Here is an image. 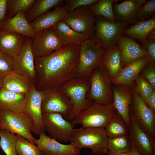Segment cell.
<instances>
[{
    "mask_svg": "<svg viewBox=\"0 0 155 155\" xmlns=\"http://www.w3.org/2000/svg\"><path fill=\"white\" fill-rule=\"evenodd\" d=\"M80 46L64 45L46 57L34 58L36 89L41 91L59 87L75 78Z\"/></svg>",
    "mask_w": 155,
    "mask_h": 155,
    "instance_id": "cell-1",
    "label": "cell"
},
{
    "mask_svg": "<svg viewBox=\"0 0 155 155\" xmlns=\"http://www.w3.org/2000/svg\"><path fill=\"white\" fill-rule=\"evenodd\" d=\"M129 23L112 21L101 16H95L94 32L90 39L96 45L106 50L118 45L119 40Z\"/></svg>",
    "mask_w": 155,
    "mask_h": 155,
    "instance_id": "cell-2",
    "label": "cell"
},
{
    "mask_svg": "<svg viewBox=\"0 0 155 155\" xmlns=\"http://www.w3.org/2000/svg\"><path fill=\"white\" fill-rule=\"evenodd\" d=\"M117 113L113 103L101 104L92 101L71 122L73 126L81 124L83 128H105Z\"/></svg>",
    "mask_w": 155,
    "mask_h": 155,
    "instance_id": "cell-3",
    "label": "cell"
},
{
    "mask_svg": "<svg viewBox=\"0 0 155 155\" xmlns=\"http://www.w3.org/2000/svg\"><path fill=\"white\" fill-rule=\"evenodd\" d=\"M108 137L104 128H79L72 137L70 142L80 149H90L94 155H107Z\"/></svg>",
    "mask_w": 155,
    "mask_h": 155,
    "instance_id": "cell-4",
    "label": "cell"
},
{
    "mask_svg": "<svg viewBox=\"0 0 155 155\" xmlns=\"http://www.w3.org/2000/svg\"><path fill=\"white\" fill-rule=\"evenodd\" d=\"M107 50L88 39L81 44L75 78L88 79L95 68L104 64Z\"/></svg>",
    "mask_w": 155,
    "mask_h": 155,
    "instance_id": "cell-5",
    "label": "cell"
},
{
    "mask_svg": "<svg viewBox=\"0 0 155 155\" xmlns=\"http://www.w3.org/2000/svg\"><path fill=\"white\" fill-rule=\"evenodd\" d=\"M90 86L88 79L75 78L59 87L69 99L72 106L67 120L71 121L91 104L92 101L87 98Z\"/></svg>",
    "mask_w": 155,
    "mask_h": 155,
    "instance_id": "cell-6",
    "label": "cell"
},
{
    "mask_svg": "<svg viewBox=\"0 0 155 155\" xmlns=\"http://www.w3.org/2000/svg\"><path fill=\"white\" fill-rule=\"evenodd\" d=\"M88 79L90 86L87 94V98L99 104H113L112 83L104 64L94 69Z\"/></svg>",
    "mask_w": 155,
    "mask_h": 155,
    "instance_id": "cell-7",
    "label": "cell"
},
{
    "mask_svg": "<svg viewBox=\"0 0 155 155\" xmlns=\"http://www.w3.org/2000/svg\"><path fill=\"white\" fill-rule=\"evenodd\" d=\"M33 121L28 115L0 109V129L16 134L34 144L35 138L31 133Z\"/></svg>",
    "mask_w": 155,
    "mask_h": 155,
    "instance_id": "cell-8",
    "label": "cell"
},
{
    "mask_svg": "<svg viewBox=\"0 0 155 155\" xmlns=\"http://www.w3.org/2000/svg\"><path fill=\"white\" fill-rule=\"evenodd\" d=\"M42 121L45 131L49 136L63 143L70 142L79 128L75 129L71 121L65 119L56 113H42Z\"/></svg>",
    "mask_w": 155,
    "mask_h": 155,
    "instance_id": "cell-9",
    "label": "cell"
},
{
    "mask_svg": "<svg viewBox=\"0 0 155 155\" xmlns=\"http://www.w3.org/2000/svg\"><path fill=\"white\" fill-rule=\"evenodd\" d=\"M92 5L78 8L68 13L62 20L75 31L91 39L94 35L95 27V16Z\"/></svg>",
    "mask_w": 155,
    "mask_h": 155,
    "instance_id": "cell-10",
    "label": "cell"
},
{
    "mask_svg": "<svg viewBox=\"0 0 155 155\" xmlns=\"http://www.w3.org/2000/svg\"><path fill=\"white\" fill-rule=\"evenodd\" d=\"M42 90L43 94L41 106L42 113H59L67 120L72 108L69 98L59 87L50 88Z\"/></svg>",
    "mask_w": 155,
    "mask_h": 155,
    "instance_id": "cell-11",
    "label": "cell"
},
{
    "mask_svg": "<svg viewBox=\"0 0 155 155\" xmlns=\"http://www.w3.org/2000/svg\"><path fill=\"white\" fill-rule=\"evenodd\" d=\"M129 113L141 128L155 138V113L133 91Z\"/></svg>",
    "mask_w": 155,
    "mask_h": 155,
    "instance_id": "cell-12",
    "label": "cell"
},
{
    "mask_svg": "<svg viewBox=\"0 0 155 155\" xmlns=\"http://www.w3.org/2000/svg\"><path fill=\"white\" fill-rule=\"evenodd\" d=\"M63 46L52 28L36 33L31 44L34 58L46 57Z\"/></svg>",
    "mask_w": 155,
    "mask_h": 155,
    "instance_id": "cell-13",
    "label": "cell"
},
{
    "mask_svg": "<svg viewBox=\"0 0 155 155\" xmlns=\"http://www.w3.org/2000/svg\"><path fill=\"white\" fill-rule=\"evenodd\" d=\"M43 94V91L37 90L34 85L26 94L24 112L29 115L33 121L34 125L32 132L34 135L38 136L42 132L45 131L43 123L41 108Z\"/></svg>",
    "mask_w": 155,
    "mask_h": 155,
    "instance_id": "cell-14",
    "label": "cell"
},
{
    "mask_svg": "<svg viewBox=\"0 0 155 155\" xmlns=\"http://www.w3.org/2000/svg\"><path fill=\"white\" fill-rule=\"evenodd\" d=\"M32 41L29 39L26 40L22 50L12 57V65L13 72L28 78L35 84L36 74Z\"/></svg>",
    "mask_w": 155,
    "mask_h": 155,
    "instance_id": "cell-15",
    "label": "cell"
},
{
    "mask_svg": "<svg viewBox=\"0 0 155 155\" xmlns=\"http://www.w3.org/2000/svg\"><path fill=\"white\" fill-rule=\"evenodd\" d=\"M38 139L35 138L34 143L43 155H79L80 149L71 144H65L47 136L45 131L40 133Z\"/></svg>",
    "mask_w": 155,
    "mask_h": 155,
    "instance_id": "cell-16",
    "label": "cell"
},
{
    "mask_svg": "<svg viewBox=\"0 0 155 155\" xmlns=\"http://www.w3.org/2000/svg\"><path fill=\"white\" fill-rule=\"evenodd\" d=\"M128 135L136 148L144 155H155V138L144 130L129 113Z\"/></svg>",
    "mask_w": 155,
    "mask_h": 155,
    "instance_id": "cell-17",
    "label": "cell"
},
{
    "mask_svg": "<svg viewBox=\"0 0 155 155\" xmlns=\"http://www.w3.org/2000/svg\"><path fill=\"white\" fill-rule=\"evenodd\" d=\"M150 61L148 56L142 57L132 61L123 68L115 77L111 79L112 84L131 87L143 68Z\"/></svg>",
    "mask_w": 155,
    "mask_h": 155,
    "instance_id": "cell-18",
    "label": "cell"
},
{
    "mask_svg": "<svg viewBox=\"0 0 155 155\" xmlns=\"http://www.w3.org/2000/svg\"><path fill=\"white\" fill-rule=\"evenodd\" d=\"M112 88L114 106L129 129L130 107L133 97L132 88L131 87L115 84Z\"/></svg>",
    "mask_w": 155,
    "mask_h": 155,
    "instance_id": "cell-19",
    "label": "cell"
},
{
    "mask_svg": "<svg viewBox=\"0 0 155 155\" xmlns=\"http://www.w3.org/2000/svg\"><path fill=\"white\" fill-rule=\"evenodd\" d=\"M118 45L121 52L122 68L137 59L148 56L143 47L127 36L122 35L119 40Z\"/></svg>",
    "mask_w": 155,
    "mask_h": 155,
    "instance_id": "cell-20",
    "label": "cell"
},
{
    "mask_svg": "<svg viewBox=\"0 0 155 155\" xmlns=\"http://www.w3.org/2000/svg\"><path fill=\"white\" fill-rule=\"evenodd\" d=\"M147 0H127L115 3L113 9L115 19L120 21L132 22L137 19V15L140 7Z\"/></svg>",
    "mask_w": 155,
    "mask_h": 155,
    "instance_id": "cell-21",
    "label": "cell"
},
{
    "mask_svg": "<svg viewBox=\"0 0 155 155\" xmlns=\"http://www.w3.org/2000/svg\"><path fill=\"white\" fill-rule=\"evenodd\" d=\"M3 22L1 31L15 32L33 38L36 35V33L22 11L12 18H7Z\"/></svg>",
    "mask_w": 155,
    "mask_h": 155,
    "instance_id": "cell-22",
    "label": "cell"
},
{
    "mask_svg": "<svg viewBox=\"0 0 155 155\" xmlns=\"http://www.w3.org/2000/svg\"><path fill=\"white\" fill-rule=\"evenodd\" d=\"M25 36L17 33L0 32V51L13 57L23 48L26 42Z\"/></svg>",
    "mask_w": 155,
    "mask_h": 155,
    "instance_id": "cell-23",
    "label": "cell"
},
{
    "mask_svg": "<svg viewBox=\"0 0 155 155\" xmlns=\"http://www.w3.org/2000/svg\"><path fill=\"white\" fill-rule=\"evenodd\" d=\"M26 94L13 92L4 88L0 90V109L17 113H24Z\"/></svg>",
    "mask_w": 155,
    "mask_h": 155,
    "instance_id": "cell-24",
    "label": "cell"
},
{
    "mask_svg": "<svg viewBox=\"0 0 155 155\" xmlns=\"http://www.w3.org/2000/svg\"><path fill=\"white\" fill-rule=\"evenodd\" d=\"M68 13L63 6H58L53 11H48L38 17L30 24L37 33L52 28L57 22L63 20Z\"/></svg>",
    "mask_w": 155,
    "mask_h": 155,
    "instance_id": "cell-25",
    "label": "cell"
},
{
    "mask_svg": "<svg viewBox=\"0 0 155 155\" xmlns=\"http://www.w3.org/2000/svg\"><path fill=\"white\" fill-rule=\"evenodd\" d=\"M52 28L63 45L73 44H81L84 41L89 39L85 34L73 30L62 20L56 23Z\"/></svg>",
    "mask_w": 155,
    "mask_h": 155,
    "instance_id": "cell-26",
    "label": "cell"
},
{
    "mask_svg": "<svg viewBox=\"0 0 155 155\" xmlns=\"http://www.w3.org/2000/svg\"><path fill=\"white\" fill-rule=\"evenodd\" d=\"M34 85L30 79L14 72L2 79V88L16 93L27 94Z\"/></svg>",
    "mask_w": 155,
    "mask_h": 155,
    "instance_id": "cell-27",
    "label": "cell"
},
{
    "mask_svg": "<svg viewBox=\"0 0 155 155\" xmlns=\"http://www.w3.org/2000/svg\"><path fill=\"white\" fill-rule=\"evenodd\" d=\"M64 0H35L30 9L25 14L28 22L30 23L36 18L47 12L51 9L62 6Z\"/></svg>",
    "mask_w": 155,
    "mask_h": 155,
    "instance_id": "cell-28",
    "label": "cell"
},
{
    "mask_svg": "<svg viewBox=\"0 0 155 155\" xmlns=\"http://www.w3.org/2000/svg\"><path fill=\"white\" fill-rule=\"evenodd\" d=\"M155 28V17L154 16L147 20L140 21L127 28L123 34L141 41L145 39L148 34Z\"/></svg>",
    "mask_w": 155,
    "mask_h": 155,
    "instance_id": "cell-29",
    "label": "cell"
},
{
    "mask_svg": "<svg viewBox=\"0 0 155 155\" xmlns=\"http://www.w3.org/2000/svg\"><path fill=\"white\" fill-rule=\"evenodd\" d=\"M121 56L118 45L111 49L107 50L104 64L111 79L115 77L121 70Z\"/></svg>",
    "mask_w": 155,
    "mask_h": 155,
    "instance_id": "cell-30",
    "label": "cell"
},
{
    "mask_svg": "<svg viewBox=\"0 0 155 155\" xmlns=\"http://www.w3.org/2000/svg\"><path fill=\"white\" fill-rule=\"evenodd\" d=\"M104 129L108 138L128 135L129 128L118 113L111 119Z\"/></svg>",
    "mask_w": 155,
    "mask_h": 155,
    "instance_id": "cell-31",
    "label": "cell"
},
{
    "mask_svg": "<svg viewBox=\"0 0 155 155\" xmlns=\"http://www.w3.org/2000/svg\"><path fill=\"white\" fill-rule=\"evenodd\" d=\"M132 141L128 135L108 138L107 148L108 152L107 155H119L130 152Z\"/></svg>",
    "mask_w": 155,
    "mask_h": 155,
    "instance_id": "cell-32",
    "label": "cell"
},
{
    "mask_svg": "<svg viewBox=\"0 0 155 155\" xmlns=\"http://www.w3.org/2000/svg\"><path fill=\"white\" fill-rule=\"evenodd\" d=\"M118 0H99L92 5L95 16H101L112 21H115L113 10V5Z\"/></svg>",
    "mask_w": 155,
    "mask_h": 155,
    "instance_id": "cell-33",
    "label": "cell"
},
{
    "mask_svg": "<svg viewBox=\"0 0 155 155\" xmlns=\"http://www.w3.org/2000/svg\"><path fill=\"white\" fill-rule=\"evenodd\" d=\"M16 145L14 134L0 129V147L6 155H18Z\"/></svg>",
    "mask_w": 155,
    "mask_h": 155,
    "instance_id": "cell-34",
    "label": "cell"
},
{
    "mask_svg": "<svg viewBox=\"0 0 155 155\" xmlns=\"http://www.w3.org/2000/svg\"><path fill=\"white\" fill-rule=\"evenodd\" d=\"M16 148L19 155H43L37 146L21 136L15 135Z\"/></svg>",
    "mask_w": 155,
    "mask_h": 155,
    "instance_id": "cell-35",
    "label": "cell"
},
{
    "mask_svg": "<svg viewBox=\"0 0 155 155\" xmlns=\"http://www.w3.org/2000/svg\"><path fill=\"white\" fill-rule=\"evenodd\" d=\"M35 0H8L7 10L9 17L14 16L18 12L28 11L34 4Z\"/></svg>",
    "mask_w": 155,
    "mask_h": 155,
    "instance_id": "cell-36",
    "label": "cell"
},
{
    "mask_svg": "<svg viewBox=\"0 0 155 155\" xmlns=\"http://www.w3.org/2000/svg\"><path fill=\"white\" fill-rule=\"evenodd\" d=\"M133 91L137 93L144 101L155 91V89L140 74L135 80Z\"/></svg>",
    "mask_w": 155,
    "mask_h": 155,
    "instance_id": "cell-37",
    "label": "cell"
},
{
    "mask_svg": "<svg viewBox=\"0 0 155 155\" xmlns=\"http://www.w3.org/2000/svg\"><path fill=\"white\" fill-rule=\"evenodd\" d=\"M13 72L12 57L0 52V79H2Z\"/></svg>",
    "mask_w": 155,
    "mask_h": 155,
    "instance_id": "cell-38",
    "label": "cell"
},
{
    "mask_svg": "<svg viewBox=\"0 0 155 155\" xmlns=\"http://www.w3.org/2000/svg\"><path fill=\"white\" fill-rule=\"evenodd\" d=\"M155 12V0L147 1L140 8L137 13V18L140 21L147 20Z\"/></svg>",
    "mask_w": 155,
    "mask_h": 155,
    "instance_id": "cell-39",
    "label": "cell"
},
{
    "mask_svg": "<svg viewBox=\"0 0 155 155\" xmlns=\"http://www.w3.org/2000/svg\"><path fill=\"white\" fill-rule=\"evenodd\" d=\"M98 0H64L63 6L68 13L71 12L80 7L92 5Z\"/></svg>",
    "mask_w": 155,
    "mask_h": 155,
    "instance_id": "cell-40",
    "label": "cell"
},
{
    "mask_svg": "<svg viewBox=\"0 0 155 155\" xmlns=\"http://www.w3.org/2000/svg\"><path fill=\"white\" fill-rule=\"evenodd\" d=\"M140 73L155 89V63H148L143 68Z\"/></svg>",
    "mask_w": 155,
    "mask_h": 155,
    "instance_id": "cell-41",
    "label": "cell"
},
{
    "mask_svg": "<svg viewBox=\"0 0 155 155\" xmlns=\"http://www.w3.org/2000/svg\"><path fill=\"white\" fill-rule=\"evenodd\" d=\"M147 51L150 62L155 63V39H145L141 41Z\"/></svg>",
    "mask_w": 155,
    "mask_h": 155,
    "instance_id": "cell-42",
    "label": "cell"
},
{
    "mask_svg": "<svg viewBox=\"0 0 155 155\" xmlns=\"http://www.w3.org/2000/svg\"><path fill=\"white\" fill-rule=\"evenodd\" d=\"M144 102L147 106L155 113V91Z\"/></svg>",
    "mask_w": 155,
    "mask_h": 155,
    "instance_id": "cell-43",
    "label": "cell"
},
{
    "mask_svg": "<svg viewBox=\"0 0 155 155\" xmlns=\"http://www.w3.org/2000/svg\"><path fill=\"white\" fill-rule=\"evenodd\" d=\"M7 0H0V22L3 23L7 8Z\"/></svg>",
    "mask_w": 155,
    "mask_h": 155,
    "instance_id": "cell-44",
    "label": "cell"
},
{
    "mask_svg": "<svg viewBox=\"0 0 155 155\" xmlns=\"http://www.w3.org/2000/svg\"><path fill=\"white\" fill-rule=\"evenodd\" d=\"M130 152V155H144L136 148L132 141Z\"/></svg>",
    "mask_w": 155,
    "mask_h": 155,
    "instance_id": "cell-45",
    "label": "cell"
},
{
    "mask_svg": "<svg viewBox=\"0 0 155 155\" xmlns=\"http://www.w3.org/2000/svg\"><path fill=\"white\" fill-rule=\"evenodd\" d=\"M155 28L150 31L147 35L145 39H155Z\"/></svg>",
    "mask_w": 155,
    "mask_h": 155,
    "instance_id": "cell-46",
    "label": "cell"
},
{
    "mask_svg": "<svg viewBox=\"0 0 155 155\" xmlns=\"http://www.w3.org/2000/svg\"><path fill=\"white\" fill-rule=\"evenodd\" d=\"M119 155H130V152L125 153H123L119 154Z\"/></svg>",
    "mask_w": 155,
    "mask_h": 155,
    "instance_id": "cell-47",
    "label": "cell"
},
{
    "mask_svg": "<svg viewBox=\"0 0 155 155\" xmlns=\"http://www.w3.org/2000/svg\"><path fill=\"white\" fill-rule=\"evenodd\" d=\"M3 23L0 22V32H1L3 26Z\"/></svg>",
    "mask_w": 155,
    "mask_h": 155,
    "instance_id": "cell-48",
    "label": "cell"
},
{
    "mask_svg": "<svg viewBox=\"0 0 155 155\" xmlns=\"http://www.w3.org/2000/svg\"><path fill=\"white\" fill-rule=\"evenodd\" d=\"M2 79H0V90L2 88Z\"/></svg>",
    "mask_w": 155,
    "mask_h": 155,
    "instance_id": "cell-49",
    "label": "cell"
},
{
    "mask_svg": "<svg viewBox=\"0 0 155 155\" xmlns=\"http://www.w3.org/2000/svg\"></svg>",
    "mask_w": 155,
    "mask_h": 155,
    "instance_id": "cell-50",
    "label": "cell"
}]
</instances>
